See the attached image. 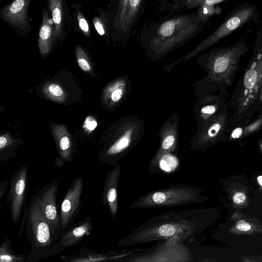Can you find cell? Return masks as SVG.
I'll list each match as a JSON object with an SVG mask.
<instances>
[{
	"instance_id": "7",
	"label": "cell",
	"mask_w": 262,
	"mask_h": 262,
	"mask_svg": "<svg viewBox=\"0 0 262 262\" xmlns=\"http://www.w3.org/2000/svg\"><path fill=\"white\" fill-rule=\"evenodd\" d=\"M25 209L23 223L25 221L26 235L31 249L29 254H38L51 247L60 233L45 217L34 194Z\"/></svg>"
},
{
	"instance_id": "14",
	"label": "cell",
	"mask_w": 262,
	"mask_h": 262,
	"mask_svg": "<svg viewBox=\"0 0 262 262\" xmlns=\"http://www.w3.org/2000/svg\"><path fill=\"white\" fill-rule=\"evenodd\" d=\"M31 0H13L0 10V18L20 35L27 36L31 30L29 14Z\"/></svg>"
},
{
	"instance_id": "5",
	"label": "cell",
	"mask_w": 262,
	"mask_h": 262,
	"mask_svg": "<svg viewBox=\"0 0 262 262\" xmlns=\"http://www.w3.org/2000/svg\"><path fill=\"white\" fill-rule=\"evenodd\" d=\"M258 16L257 9L255 5L248 3L240 5L225 17L220 26L194 49L173 62L164 66L163 70L170 72L177 65L195 57L245 24L255 19Z\"/></svg>"
},
{
	"instance_id": "16",
	"label": "cell",
	"mask_w": 262,
	"mask_h": 262,
	"mask_svg": "<svg viewBox=\"0 0 262 262\" xmlns=\"http://www.w3.org/2000/svg\"><path fill=\"white\" fill-rule=\"evenodd\" d=\"M179 124V116L176 112H173L164 123L158 133V135L160 139V146L149 162L148 169L154 166L162 155L168 152L174 153L177 150Z\"/></svg>"
},
{
	"instance_id": "8",
	"label": "cell",
	"mask_w": 262,
	"mask_h": 262,
	"mask_svg": "<svg viewBox=\"0 0 262 262\" xmlns=\"http://www.w3.org/2000/svg\"><path fill=\"white\" fill-rule=\"evenodd\" d=\"M191 253L185 243L174 237L158 241L153 247L144 249L127 257V262H192Z\"/></svg>"
},
{
	"instance_id": "28",
	"label": "cell",
	"mask_w": 262,
	"mask_h": 262,
	"mask_svg": "<svg viewBox=\"0 0 262 262\" xmlns=\"http://www.w3.org/2000/svg\"><path fill=\"white\" fill-rule=\"evenodd\" d=\"M93 23L95 30L100 36L106 40L111 38L108 28V22L106 17L104 9H99L98 15L94 17Z\"/></svg>"
},
{
	"instance_id": "12",
	"label": "cell",
	"mask_w": 262,
	"mask_h": 262,
	"mask_svg": "<svg viewBox=\"0 0 262 262\" xmlns=\"http://www.w3.org/2000/svg\"><path fill=\"white\" fill-rule=\"evenodd\" d=\"M7 202L11 212L12 222L17 224L23 209L26 206L28 188V167L24 165L11 176L9 182Z\"/></svg>"
},
{
	"instance_id": "9",
	"label": "cell",
	"mask_w": 262,
	"mask_h": 262,
	"mask_svg": "<svg viewBox=\"0 0 262 262\" xmlns=\"http://www.w3.org/2000/svg\"><path fill=\"white\" fill-rule=\"evenodd\" d=\"M242 85L237 108V113L241 114L254 102L262 89V47L247 67Z\"/></svg>"
},
{
	"instance_id": "11",
	"label": "cell",
	"mask_w": 262,
	"mask_h": 262,
	"mask_svg": "<svg viewBox=\"0 0 262 262\" xmlns=\"http://www.w3.org/2000/svg\"><path fill=\"white\" fill-rule=\"evenodd\" d=\"M227 121V114L224 110L208 120L192 137L190 150L205 151L221 141L225 135Z\"/></svg>"
},
{
	"instance_id": "6",
	"label": "cell",
	"mask_w": 262,
	"mask_h": 262,
	"mask_svg": "<svg viewBox=\"0 0 262 262\" xmlns=\"http://www.w3.org/2000/svg\"><path fill=\"white\" fill-rule=\"evenodd\" d=\"M201 188L185 184H171L148 192L131 203L129 209L177 207L202 202L207 197Z\"/></svg>"
},
{
	"instance_id": "37",
	"label": "cell",
	"mask_w": 262,
	"mask_h": 262,
	"mask_svg": "<svg viewBox=\"0 0 262 262\" xmlns=\"http://www.w3.org/2000/svg\"><path fill=\"white\" fill-rule=\"evenodd\" d=\"M247 200L246 194L241 191L236 192L232 196L233 203L236 205H242L244 204Z\"/></svg>"
},
{
	"instance_id": "36",
	"label": "cell",
	"mask_w": 262,
	"mask_h": 262,
	"mask_svg": "<svg viewBox=\"0 0 262 262\" xmlns=\"http://www.w3.org/2000/svg\"><path fill=\"white\" fill-rule=\"evenodd\" d=\"M185 0H169L165 9H169L171 11L183 10Z\"/></svg>"
},
{
	"instance_id": "38",
	"label": "cell",
	"mask_w": 262,
	"mask_h": 262,
	"mask_svg": "<svg viewBox=\"0 0 262 262\" xmlns=\"http://www.w3.org/2000/svg\"><path fill=\"white\" fill-rule=\"evenodd\" d=\"M97 126V121L92 116H89L85 119L83 127L86 130L91 132Z\"/></svg>"
},
{
	"instance_id": "30",
	"label": "cell",
	"mask_w": 262,
	"mask_h": 262,
	"mask_svg": "<svg viewBox=\"0 0 262 262\" xmlns=\"http://www.w3.org/2000/svg\"><path fill=\"white\" fill-rule=\"evenodd\" d=\"M199 19L206 24L212 16L222 13V8L216 5H203L196 9Z\"/></svg>"
},
{
	"instance_id": "18",
	"label": "cell",
	"mask_w": 262,
	"mask_h": 262,
	"mask_svg": "<svg viewBox=\"0 0 262 262\" xmlns=\"http://www.w3.org/2000/svg\"><path fill=\"white\" fill-rule=\"evenodd\" d=\"M128 0H110L104 13L108 22L111 38L121 41Z\"/></svg>"
},
{
	"instance_id": "32",
	"label": "cell",
	"mask_w": 262,
	"mask_h": 262,
	"mask_svg": "<svg viewBox=\"0 0 262 262\" xmlns=\"http://www.w3.org/2000/svg\"><path fill=\"white\" fill-rule=\"evenodd\" d=\"M75 51L77 62L81 69L84 72L91 71V62L86 51L79 45H76Z\"/></svg>"
},
{
	"instance_id": "40",
	"label": "cell",
	"mask_w": 262,
	"mask_h": 262,
	"mask_svg": "<svg viewBox=\"0 0 262 262\" xmlns=\"http://www.w3.org/2000/svg\"><path fill=\"white\" fill-rule=\"evenodd\" d=\"M157 2H158L160 4V9L161 10H163V9H165L167 5L169 3V0H156Z\"/></svg>"
},
{
	"instance_id": "41",
	"label": "cell",
	"mask_w": 262,
	"mask_h": 262,
	"mask_svg": "<svg viewBox=\"0 0 262 262\" xmlns=\"http://www.w3.org/2000/svg\"><path fill=\"white\" fill-rule=\"evenodd\" d=\"M257 182L259 185L262 187V176H259L257 178Z\"/></svg>"
},
{
	"instance_id": "3",
	"label": "cell",
	"mask_w": 262,
	"mask_h": 262,
	"mask_svg": "<svg viewBox=\"0 0 262 262\" xmlns=\"http://www.w3.org/2000/svg\"><path fill=\"white\" fill-rule=\"evenodd\" d=\"M248 48L245 38L226 48H215L199 56L195 63L207 76L192 84L198 99L211 94L222 86L232 84L242 56Z\"/></svg>"
},
{
	"instance_id": "1",
	"label": "cell",
	"mask_w": 262,
	"mask_h": 262,
	"mask_svg": "<svg viewBox=\"0 0 262 262\" xmlns=\"http://www.w3.org/2000/svg\"><path fill=\"white\" fill-rule=\"evenodd\" d=\"M205 209L171 210L155 216L121 239L118 245L127 247L178 237L182 242L196 237L208 221Z\"/></svg>"
},
{
	"instance_id": "25",
	"label": "cell",
	"mask_w": 262,
	"mask_h": 262,
	"mask_svg": "<svg viewBox=\"0 0 262 262\" xmlns=\"http://www.w3.org/2000/svg\"><path fill=\"white\" fill-rule=\"evenodd\" d=\"M144 0H128L124 22L121 42L130 36L132 30L141 14Z\"/></svg>"
},
{
	"instance_id": "4",
	"label": "cell",
	"mask_w": 262,
	"mask_h": 262,
	"mask_svg": "<svg viewBox=\"0 0 262 262\" xmlns=\"http://www.w3.org/2000/svg\"><path fill=\"white\" fill-rule=\"evenodd\" d=\"M145 124L139 117L127 115L117 121L110 142L101 152L99 161L115 165L134 148L143 138Z\"/></svg>"
},
{
	"instance_id": "31",
	"label": "cell",
	"mask_w": 262,
	"mask_h": 262,
	"mask_svg": "<svg viewBox=\"0 0 262 262\" xmlns=\"http://www.w3.org/2000/svg\"><path fill=\"white\" fill-rule=\"evenodd\" d=\"M75 8L74 16L77 23V27L79 30L86 37H90L91 35V28L89 24L83 15L81 9V6L79 7L77 4H73Z\"/></svg>"
},
{
	"instance_id": "34",
	"label": "cell",
	"mask_w": 262,
	"mask_h": 262,
	"mask_svg": "<svg viewBox=\"0 0 262 262\" xmlns=\"http://www.w3.org/2000/svg\"><path fill=\"white\" fill-rule=\"evenodd\" d=\"M254 229V226L249 221L245 220H238L233 228L234 232L238 233H249Z\"/></svg>"
},
{
	"instance_id": "27",
	"label": "cell",
	"mask_w": 262,
	"mask_h": 262,
	"mask_svg": "<svg viewBox=\"0 0 262 262\" xmlns=\"http://www.w3.org/2000/svg\"><path fill=\"white\" fill-rule=\"evenodd\" d=\"M262 126V115L253 122L243 127H238L233 129L230 135L231 139H237L246 137L257 131Z\"/></svg>"
},
{
	"instance_id": "42",
	"label": "cell",
	"mask_w": 262,
	"mask_h": 262,
	"mask_svg": "<svg viewBox=\"0 0 262 262\" xmlns=\"http://www.w3.org/2000/svg\"><path fill=\"white\" fill-rule=\"evenodd\" d=\"M259 98H260V100H261V102H262V89L260 92V93H259Z\"/></svg>"
},
{
	"instance_id": "17",
	"label": "cell",
	"mask_w": 262,
	"mask_h": 262,
	"mask_svg": "<svg viewBox=\"0 0 262 262\" xmlns=\"http://www.w3.org/2000/svg\"><path fill=\"white\" fill-rule=\"evenodd\" d=\"M121 167L117 163L108 171L105 178L101 195V205H107L111 216L114 219L118 209V186L121 176Z\"/></svg>"
},
{
	"instance_id": "13",
	"label": "cell",
	"mask_w": 262,
	"mask_h": 262,
	"mask_svg": "<svg viewBox=\"0 0 262 262\" xmlns=\"http://www.w3.org/2000/svg\"><path fill=\"white\" fill-rule=\"evenodd\" d=\"M83 192V179L79 176L71 184L60 205L59 217L61 232L73 226L82 207Z\"/></svg>"
},
{
	"instance_id": "29",
	"label": "cell",
	"mask_w": 262,
	"mask_h": 262,
	"mask_svg": "<svg viewBox=\"0 0 262 262\" xmlns=\"http://www.w3.org/2000/svg\"><path fill=\"white\" fill-rule=\"evenodd\" d=\"M42 92L48 99L55 102L62 103L65 100V92L62 88L57 83H46L42 87Z\"/></svg>"
},
{
	"instance_id": "15",
	"label": "cell",
	"mask_w": 262,
	"mask_h": 262,
	"mask_svg": "<svg viewBox=\"0 0 262 262\" xmlns=\"http://www.w3.org/2000/svg\"><path fill=\"white\" fill-rule=\"evenodd\" d=\"M58 187L59 180L53 181L43 186L34 196L45 217L61 233L60 220L56 205Z\"/></svg>"
},
{
	"instance_id": "39",
	"label": "cell",
	"mask_w": 262,
	"mask_h": 262,
	"mask_svg": "<svg viewBox=\"0 0 262 262\" xmlns=\"http://www.w3.org/2000/svg\"><path fill=\"white\" fill-rule=\"evenodd\" d=\"M10 180H6L2 182L0 184V200L2 199L3 195L6 193L8 189V186Z\"/></svg>"
},
{
	"instance_id": "19",
	"label": "cell",
	"mask_w": 262,
	"mask_h": 262,
	"mask_svg": "<svg viewBox=\"0 0 262 262\" xmlns=\"http://www.w3.org/2000/svg\"><path fill=\"white\" fill-rule=\"evenodd\" d=\"M132 90L131 81L127 76L119 77L110 82L102 94L104 105L109 108L119 106Z\"/></svg>"
},
{
	"instance_id": "22",
	"label": "cell",
	"mask_w": 262,
	"mask_h": 262,
	"mask_svg": "<svg viewBox=\"0 0 262 262\" xmlns=\"http://www.w3.org/2000/svg\"><path fill=\"white\" fill-rule=\"evenodd\" d=\"M222 100L216 95L209 94L198 99L193 107L197 129L213 116L223 111Z\"/></svg>"
},
{
	"instance_id": "21",
	"label": "cell",
	"mask_w": 262,
	"mask_h": 262,
	"mask_svg": "<svg viewBox=\"0 0 262 262\" xmlns=\"http://www.w3.org/2000/svg\"><path fill=\"white\" fill-rule=\"evenodd\" d=\"M143 248H136L122 251H110L106 253H99L96 251L83 247L79 252L78 255L70 257H61L62 260L66 261H101L114 260L124 261L125 259L131 255L143 250Z\"/></svg>"
},
{
	"instance_id": "33",
	"label": "cell",
	"mask_w": 262,
	"mask_h": 262,
	"mask_svg": "<svg viewBox=\"0 0 262 262\" xmlns=\"http://www.w3.org/2000/svg\"><path fill=\"white\" fill-rule=\"evenodd\" d=\"M229 0H185L183 9L198 8L203 5H217Z\"/></svg>"
},
{
	"instance_id": "23",
	"label": "cell",
	"mask_w": 262,
	"mask_h": 262,
	"mask_svg": "<svg viewBox=\"0 0 262 262\" xmlns=\"http://www.w3.org/2000/svg\"><path fill=\"white\" fill-rule=\"evenodd\" d=\"M57 41L56 29L51 14L43 8L37 39L40 54L42 56L47 55Z\"/></svg>"
},
{
	"instance_id": "2",
	"label": "cell",
	"mask_w": 262,
	"mask_h": 262,
	"mask_svg": "<svg viewBox=\"0 0 262 262\" xmlns=\"http://www.w3.org/2000/svg\"><path fill=\"white\" fill-rule=\"evenodd\" d=\"M206 24L195 11L166 16L144 26L140 32V46L148 59L160 60L195 38Z\"/></svg>"
},
{
	"instance_id": "20",
	"label": "cell",
	"mask_w": 262,
	"mask_h": 262,
	"mask_svg": "<svg viewBox=\"0 0 262 262\" xmlns=\"http://www.w3.org/2000/svg\"><path fill=\"white\" fill-rule=\"evenodd\" d=\"M47 5L54 22L58 41H62L70 28L72 18L66 0H47Z\"/></svg>"
},
{
	"instance_id": "24",
	"label": "cell",
	"mask_w": 262,
	"mask_h": 262,
	"mask_svg": "<svg viewBox=\"0 0 262 262\" xmlns=\"http://www.w3.org/2000/svg\"><path fill=\"white\" fill-rule=\"evenodd\" d=\"M52 130L60 159L67 162L73 161V143L66 125L53 123L52 125Z\"/></svg>"
},
{
	"instance_id": "10",
	"label": "cell",
	"mask_w": 262,
	"mask_h": 262,
	"mask_svg": "<svg viewBox=\"0 0 262 262\" xmlns=\"http://www.w3.org/2000/svg\"><path fill=\"white\" fill-rule=\"evenodd\" d=\"M93 223L92 219L88 217L62 232L57 240L46 250L36 254H29L30 262H36L58 254L76 245L84 237L91 234Z\"/></svg>"
},
{
	"instance_id": "35",
	"label": "cell",
	"mask_w": 262,
	"mask_h": 262,
	"mask_svg": "<svg viewBox=\"0 0 262 262\" xmlns=\"http://www.w3.org/2000/svg\"><path fill=\"white\" fill-rule=\"evenodd\" d=\"M15 142L11 139L9 135H4L0 137V152L1 158L7 151H10V148L13 146Z\"/></svg>"
},
{
	"instance_id": "43",
	"label": "cell",
	"mask_w": 262,
	"mask_h": 262,
	"mask_svg": "<svg viewBox=\"0 0 262 262\" xmlns=\"http://www.w3.org/2000/svg\"><path fill=\"white\" fill-rule=\"evenodd\" d=\"M260 148H261V149L262 150V141L260 142Z\"/></svg>"
},
{
	"instance_id": "26",
	"label": "cell",
	"mask_w": 262,
	"mask_h": 262,
	"mask_svg": "<svg viewBox=\"0 0 262 262\" xmlns=\"http://www.w3.org/2000/svg\"><path fill=\"white\" fill-rule=\"evenodd\" d=\"M1 262L29 261L28 257L15 254L12 248V242L7 238L0 245Z\"/></svg>"
}]
</instances>
